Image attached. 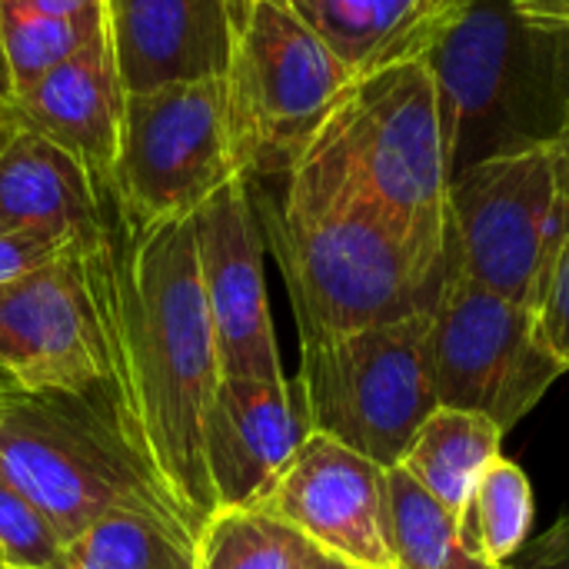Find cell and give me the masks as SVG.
<instances>
[{
  "label": "cell",
  "instance_id": "obj_1",
  "mask_svg": "<svg viewBox=\"0 0 569 569\" xmlns=\"http://www.w3.org/2000/svg\"><path fill=\"white\" fill-rule=\"evenodd\" d=\"M100 230L80 260L100 320L120 427L157 483L200 533L213 517L203 420L220 383L193 220L137 223L97 180Z\"/></svg>",
  "mask_w": 569,
  "mask_h": 569
},
{
  "label": "cell",
  "instance_id": "obj_2",
  "mask_svg": "<svg viewBox=\"0 0 569 569\" xmlns=\"http://www.w3.org/2000/svg\"><path fill=\"white\" fill-rule=\"evenodd\" d=\"M253 203L300 340L433 310L447 263L423 257L363 187L337 113L283 177V190Z\"/></svg>",
  "mask_w": 569,
  "mask_h": 569
},
{
  "label": "cell",
  "instance_id": "obj_3",
  "mask_svg": "<svg viewBox=\"0 0 569 569\" xmlns=\"http://www.w3.org/2000/svg\"><path fill=\"white\" fill-rule=\"evenodd\" d=\"M0 477L50 520L63 543L113 503L133 497L173 503L130 447L107 380L87 390H17L0 407Z\"/></svg>",
  "mask_w": 569,
  "mask_h": 569
},
{
  "label": "cell",
  "instance_id": "obj_4",
  "mask_svg": "<svg viewBox=\"0 0 569 569\" xmlns=\"http://www.w3.org/2000/svg\"><path fill=\"white\" fill-rule=\"evenodd\" d=\"M300 413L310 433L390 470L440 407L430 313L300 340Z\"/></svg>",
  "mask_w": 569,
  "mask_h": 569
},
{
  "label": "cell",
  "instance_id": "obj_5",
  "mask_svg": "<svg viewBox=\"0 0 569 569\" xmlns=\"http://www.w3.org/2000/svg\"><path fill=\"white\" fill-rule=\"evenodd\" d=\"M353 83V73L287 0H250L223 77L240 177L250 183L287 177Z\"/></svg>",
  "mask_w": 569,
  "mask_h": 569
},
{
  "label": "cell",
  "instance_id": "obj_6",
  "mask_svg": "<svg viewBox=\"0 0 569 569\" xmlns=\"http://www.w3.org/2000/svg\"><path fill=\"white\" fill-rule=\"evenodd\" d=\"M569 233V180L557 140L480 157L450 183L447 260L480 287L537 307Z\"/></svg>",
  "mask_w": 569,
  "mask_h": 569
},
{
  "label": "cell",
  "instance_id": "obj_7",
  "mask_svg": "<svg viewBox=\"0 0 569 569\" xmlns=\"http://www.w3.org/2000/svg\"><path fill=\"white\" fill-rule=\"evenodd\" d=\"M363 187L433 263H447L453 160L427 57L360 77L337 110Z\"/></svg>",
  "mask_w": 569,
  "mask_h": 569
},
{
  "label": "cell",
  "instance_id": "obj_8",
  "mask_svg": "<svg viewBox=\"0 0 569 569\" xmlns=\"http://www.w3.org/2000/svg\"><path fill=\"white\" fill-rule=\"evenodd\" d=\"M430 363L440 407L483 413L503 433L567 373L537 340L530 307L480 287L450 260L430 310Z\"/></svg>",
  "mask_w": 569,
  "mask_h": 569
},
{
  "label": "cell",
  "instance_id": "obj_9",
  "mask_svg": "<svg viewBox=\"0 0 569 569\" xmlns=\"http://www.w3.org/2000/svg\"><path fill=\"white\" fill-rule=\"evenodd\" d=\"M233 177L223 77L123 97L113 187L137 223L193 217Z\"/></svg>",
  "mask_w": 569,
  "mask_h": 569
},
{
  "label": "cell",
  "instance_id": "obj_10",
  "mask_svg": "<svg viewBox=\"0 0 569 569\" xmlns=\"http://www.w3.org/2000/svg\"><path fill=\"white\" fill-rule=\"evenodd\" d=\"M190 220L220 380H287L263 273L267 240L250 180L233 177L203 207H197Z\"/></svg>",
  "mask_w": 569,
  "mask_h": 569
},
{
  "label": "cell",
  "instance_id": "obj_11",
  "mask_svg": "<svg viewBox=\"0 0 569 569\" xmlns=\"http://www.w3.org/2000/svg\"><path fill=\"white\" fill-rule=\"evenodd\" d=\"M0 370L27 393L87 390L107 380L80 243L33 273L0 283Z\"/></svg>",
  "mask_w": 569,
  "mask_h": 569
},
{
  "label": "cell",
  "instance_id": "obj_12",
  "mask_svg": "<svg viewBox=\"0 0 569 569\" xmlns=\"http://www.w3.org/2000/svg\"><path fill=\"white\" fill-rule=\"evenodd\" d=\"M387 470L307 433L293 463L257 507L293 527L307 543L340 557L353 569H393L387 547Z\"/></svg>",
  "mask_w": 569,
  "mask_h": 569
},
{
  "label": "cell",
  "instance_id": "obj_13",
  "mask_svg": "<svg viewBox=\"0 0 569 569\" xmlns=\"http://www.w3.org/2000/svg\"><path fill=\"white\" fill-rule=\"evenodd\" d=\"M237 27L233 0H107L120 93L227 77Z\"/></svg>",
  "mask_w": 569,
  "mask_h": 569
},
{
  "label": "cell",
  "instance_id": "obj_14",
  "mask_svg": "<svg viewBox=\"0 0 569 569\" xmlns=\"http://www.w3.org/2000/svg\"><path fill=\"white\" fill-rule=\"evenodd\" d=\"M307 433L287 380H220L203 420V467L213 513L260 507Z\"/></svg>",
  "mask_w": 569,
  "mask_h": 569
},
{
  "label": "cell",
  "instance_id": "obj_15",
  "mask_svg": "<svg viewBox=\"0 0 569 569\" xmlns=\"http://www.w3.org/2000/svg\"><path fill=\"white\" fill-rule=\"evenodd\" d=\"M7 117L67 150L93 180H110L123 133V93L110 37L103 33L33 83L10 90Z\"/></svg>",
  "mask_w": 569,
  "mask_h": 569
},
{
  "label": "cell",
  "instance_id": "obj_16",
  "mask_svg": "<svg viewBox=\"0 0 569 569\" xmlns=\"http://www.w3.org/2000/svg\"><path fill=\"white\" fill-rule=\"evenodd\" d=\"M520 27L523 23L517 20L510 0H467L450 30L427 53L453 177L463 133L473 123L493 117L510 93Z\"/></svg>",
  "mask_w": 569,
  "mask_h": 569
},
{
  "label": "cell",
  "instance_id": "obj_17",
  "mask_svg": "<svg viewBox=\"0 0 569 569\" xmlns=\"http://www.w3.org/2000/svg\"><path fill=\"white\" fill-rule=\"evenodd\" d=\"M293 13L353 73L427 57L467 0H287Z\"/></svg>",
  "mask_w": 569,
  "mask_h": 569
},
{
  "label": "cell",
  "instance_id": "obj_18",
  "mask_svg": "<svg viewBox=\"0 0 569 569\" xmlns=\"http://www.w3.org/2000/svg\"><path fill=\"white\" fill-rule=\"evenodd\" d=\"M0 220L87 243L100 230L97 180L47 137L13 127L0 147Z\"/></svg>",
  "mask_w": 569,
  "mask_h": 569
},
{
  "label": "cell",
  "instance_id": "obj_19",
  "mask_svg": "<svg viewBox=\"0 0 569 569\" xmlns=\"http://www.w3.org/2000/svg\"><path fill=\"white\" fill-rule=\"evenodd\" d=\"M197 537L173 503L133 497L63 543L60 569H197Z\"/></svg>",
  "mask_w": 569,
  "mask_h": 569
},
{
  "label": "cell",
  "instance_id": "obj_20",
  "mask_svg": "<svg viewBox=\"0 0 569 569\" xmlns=\"http://www.w3.org/2000/svg\"><path fill=\"white\" fill-rule=\"evenodd\" d=\"M500 443L503 430L483 413L437 407L417 430L400 467L460 520L480 477L500 457Z\"/></svg>",
  "mask_w": 569,
  "mask_h": 569
},
{
  "label": "cell",
  "instance_id": "obj_21",
  "mask_svg": "<svg viewBox=\"0 0 569 569\" xmlns=\"http://www.w3.org/2000/svg\"><path fill=\"white\" fill-rule=\"evenodd\" d=\"M387 487V547L393 569H500L463 547L460 520L437 503L403 467H390Z\"/></svg>",
  "mask_w": 569,
  "mask_h": 569
},
{
  "label": "cell",
  "instance_id": "obj_22",
  "mask_svg": "<svg viewBox=\"0 0 569 569\" xmlns=\"http://www.w3.org/2000/svg\"><path fill=\"white\" fill-rule=\"evenodd\" d=\"M533 527V487L530 477L507 457H497L477 483V493L460 517L463 547L503 567L523 543Z\"/></svg>",
  "mask_w": 569,
  "mask_h": 569
},
{
  "label": "cell",
  "instance_id": "obj_23",
  "mask_svg": "<svg viewBox=\"0 0 569 569\" xmlns=\"http://www.w3.org/2000/svg\"><path fill=\"white\" fill-rule=\"evenodd\" d=\"M107 33V13L93 20H60L0 0V63L7 93L33 83L47 70L77 57Z\"/></svg>",
  "mask_w": 569,
  "mask_h": 569
},
{
  "label": "cell",
  "instance_id": "obj_24",
  "mask_svg": "<svg viewBox=\"0 0 569 569\" xmlns=\"http://www.w3.org/2000/svg\"><path fill=\"white\" fill-rule=\"evenodd\" d=\"M310 543L267 510H217L197 537V569H300Z\"/></svg>",
  "mask_w": 569,
  "mask_h": 569
},
{
  "label": "cell",
  "instance_id": "obj_25",
  "mask_svg": "<svg viewBox=\"0 0 569 569\" xmlns=\"http://www.w3.org/2000/svg\"><path fill=\"white\" fill-rule=\"evenodd\" d=\"M63 540L50 520L0 477V563L10 569H60Z\"/></svg>",
  "mask_w": 569,
  "mask_h": 569
},
{
  "label": "cell",
  "instance_id": "obj_26",
  "mask_svg": "<svg viewBox=\"0 0 569 569\" xmlns=\"http://www.w3.org/2000/svg\"><path fill=\"white\" fill-rule=\"evenodd\" d=\"M533 323L543 350L569 370V233L547 270L540 300L533 307Z\"/></svg>",
  "mask_w": 569,
  "mask_h": 569
},
{
  "label": "cell",
  "instance_id": "obj_27",
  "mask_svg": "<svg viewBox=\"0 0 569 569\" xmlns=\"http://www.w3.org/2000/svg\"><path fill=\"white\" fill-rule=\"evenodd\" d=\"M70 247H77V243L60 233L0 220V283L20 280L40 267L60 260Z\"/></svg>",
  "mask_w": 569,
  "mask_h": 569
},
{
  "label": "cell",
  "instance_id": "obj_28",
  "mask_svg": "<svg viewBox=\"0 0 569 569\" xmlns=\"http://www.w3.org/2000/svg\"><path fill=\"white\" fill-rule=\"evenodd\" d=\"M517 20L533 33L563 37L569 33V0H510Z\"/></svg>",
  "mask_w": 569,
  "mask_h": 569
},
{
  "label": "cell",
  "instance_id": "obj_29",
  "mask_svg": "<svg viewBox=\"0 0 569 569\" xmlns=\"http://www.w3.org/2000/svg\"><path fill=\"white\" fill-rule=\"evenodd\" d=\"M10 3L60 20H93L107 13V0H10Z\"/></svg>",
  "mask_w": 569,
  "mask_h": 569
},
{
  "label": "cell",
  "instance_id": "obj_30",
  "mask_svg": "<svg viewBox=\"0 0 569 569\" xmlns=\"http://www.w3.org/2000/svg\"><path fill=\"white\" fill-rule=\"evenodd\" d=\"M300 569H353V567H350V563H343L340 557L323 553L320 547H313V543H310V550H307V557H303Z\"/></svg>",
  "mask_w": 569,
  "mask_h": 569
},
{
  "label": "cell",
  "instance_id": "obj_31",
  "mask_svg": "<svg viewBox=\"0 0 569 569\" xmlns=\"http://www.w3.org/2000/svg\"><path fill=\"white\" fill-rule=\"evenodd\" d=\"M553 140H557V147H560V160H563V170H567V180H569V100H567V107H563L560 133H557Z\"/></svg>",
  "mask_w": 569,
  "mask_h": 569
},
{
  "label": "cell",
  "instance_id": "obj_32",
  "mask_svg": "<svg viewBox=\"0 0 569 569\" xmlns=\"http://www.w3.org/2000/svg\"><path fill=\"white\" fill-rule=\"evenodd\" d=\"M17 390H20V387H17V383H13V380H10V377L0 370V407H3V403H7V400L17 393Z\"/></svg>",
  "mask_w": 569,
  "mask_h": 569
},
{
  "label": "cell",
  "instance_id": "obj_33",
  "mask_svg": "<svg viewBox=\"0 0 569 569\" xmlns=\"http://www.w3.org/2000/svg\"><path fill=\"white\" fill-rule=\"evenodd\" d=\"M0 120H10L7 117V83H3V77H0Z\"/></svg>",
  "mask_w": 569,
  "mask_h": 569
},
{
  "label": "cell",
  "instance_id": "obj_34",
  "mask_svg": "<svg viewBox=\"0 0 569 569\" xmlns=\"http://www.w3.org/2000/svg\"><path fill=\"white\" fill-rule=\"evenodd\" d=\"M13 127H17V123H13V120H0V147H3V143H7V137H10V133H13Z\"/></svg>",
  "mask_w": 569,
  "mask_h": 569
},
{
  "label": "cell",
  "instance_id": "obj_35",
  "mask_svg": "<svg viewBox=\"0 0 569 569\" xmlns=\"http://www.w3.org/2000/svg\"><path fill=\"white\" fill-rule=\"evenodd\" d=\"M237 3V10H240V20H243V13H247V7H250V0H233Z\"/></svg>",
  "mask_w": 569,
  "mask_h": 569
},
{
  "label": "cell",
  "instance_id": "obj_36",
  "mask_svg": "<svg viewBox=\"0 0 569 569\" xmlns=\"http://www.w3.org/2000/svg\"><path fill=\"white\" fill-rule=\"evenodd\" d=\"M0 569H10V567H3V563H0Z\"/></svg>",
  "mask_w": 569,
  "mask_h": 569
}]
</instances>
